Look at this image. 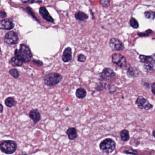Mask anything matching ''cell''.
<instances>
[{
    "instance_id": "30bf717a",
    "label": "cell",
    "mask_w": 155,
    "mask_h": 155,
    "mask_svg": "<svg viewBox=\"0 0 155 155\" xmlns=\"http://www.w3.org/2000/svg\"><path fill=\"white\" fill-rule=\"evenodd\" d=\"M39 13L44 20L52 23H54V20L52 16L50 15L46 8L44 7H41L39 9Z\"/></svg>"
},
{
    "instance_id": "2e32d148",
    "label": "cell",
    "mask_w": 155,
    "mask_h": 155,
    "mask_svg": "<svg viewBox=\"0 0 155 155\" xmlns=\"http://www.w3.org/2000/svg\"><path fill=\"white\" fill-rule=\"evenodd\" d=\"M140 62L146 64L152 62H155V54H153L152 56H145L140 55L139 57Z\"/></svg>"
},
{
    "instance_id": "d4e9b609",
    "label": "cell",
    "mask_w": 155,
    "mask_h": 155,
    "mask_svg": "<svg viewBox=\"0 0 155 155\" xmlns=\"http://www.w3.org/2000/svg\"><path fill=\"white\" fill-rule=\"evenodd\" d=\"M107 84L104 82H100L97 85L95 89L96 91L98 92H101V91H103L104 89L107 88Z\"/></svg>"
},
{
    "instance_id": "7a4b0ae2",
    "label": "cell",
    "mask_w": 155,
    "mask_h": 155,
    "mask_svg": "<svg viewBox=\"0 0 155 155\" xmlns=\"http://www.w3.org/2000/svg\"><path fill=\"white\" fill-rule=\"evenodd\" d=\"M17 149V144L13 140L3 141L0 144V150L1 152L7 155L13 154Z\"/></svg>"
},
{
    "instance_id": "cb8c5ba5",
    "label": "cell",
    "mask_w": 155,
    "mask_h": 155,
    "mask_svg": "<svg viewBox=\"0 0 155 155\" xmlns=\"http://www.w3.org/2000/svg\"><path fill=\"white\" fill-rule=\"evenodd\" d=\"M144 16L147 19L151 20H154L155 19V12L152 10L146 11L144 13Z\"/></svg>"
},
{
    "instance_id": "e575fe53",
    "label": "cell",
    "mask_w": 155,
    "mask_h": 155,
    "mask_svg": "<svg viewBox=\"0 0 155 155\" xmlns=\"http://www.w3.org/2000/svg\"><path fill=\"white\" fill-rule=\"evenodd\" d=\"M29 2H30L31 4H32L33 3H41V2H42V1H29Z\"/></svg>"
},
{
    "instance_id": "8d00e7d4",
    "label": "cell",
    "mask_w": 155,
    "mask_h": 155,
    "mask_svg": "<svg viewBox=\"0 0 155 155\" xmlns=\"http://www.w3.org/2000/svg\"><path fill=\"white\" fill-rule=\"evenodd\" d=\"M152 135H153V136L155 138V130H153V132H152Z\"/></svg>"
},
{
    "instance_id": "9c48e42d",
    "label": "cell",
    "mask_w": 155,
    "mask_h": 155,
    "mask_svg": "<svg viewBox=\"0 0 155 155\" xmlns=\"http://www.w3.org/2000/svg\"><path fill=\"white\" fill-rule=\"evenodd\" d=\"M109 46L114 51H121L124 48V45L121 40L117 38H113L110 39Z\"/></svg>"
},
{
    "instance_id": "8fae6325",
    "label": "cell",
    "mask_w": 155,
    "mask_h": 155,
    "mask_svg": "<svg viewBox=\"0 0 155 155\" xmlns=\"http://www.w3.org/2000/svg\"><path fill=\"white\" fill-rule=\"evenodd\" d=\"M14 28V24L9 19H3L0 22V28L1 30H10Z\"/></svg>"
},
{
    "instance_id": "7402d4cb",
    "label": "cell",
    "mask_w": 155,
    "mask_h": 155,
    "mask_svg": "<svg viewBox=\"0 0 155 155\" xmlns=\"http://www.w3.org/2000/svg\"><path fill=\"white\" fill-rule=\"evenodd\" d=\"M120 135L121 139L124 142H127L129 140V133L128 131L127 130H121Z\"/></svg>"
},
{
    "instance_id": "484cf974",
    "label": "cell",
    "mask_w": 155,
    "mask_h": 155,
    "mask_svg": "<svg viewBox=\"0 0 155 155\" xmlns=\"http://www.w3.org/2000/svg\"><path fill=\"white\" fill-rule=\"evenodd\" d=\"M9 73L10 75H11L14 78H17L19 77V72L17 69L14 68L10 69L9 71Z\"/></svg>"
},
{
    "instance_id": "4fadbf2b",
    "label": "cell",
    "mask_w": 155,
    "mask_h": 155,
    "mask_svg": "<svg viewBox=\"0 0 155 155\" xmlns=\"http://www.w3.org/2000/svg\"><path fill=\"white\" fill-rule=\"evenodd\" d=\"M62 58L64 63H68L71 61L72 59V51L71 47H67L64 50Z\"/></svg>"
},
{
    "instance_id": "83f0119b",
    "label": "cell",
    "mask_w": 155,
    "mask_h": 155,
    "mask_svg": "<svg viewBox=\"0 0 155 155\" xmlns=\"http://www.w3.org/2000/svg\"><path fill=\"white\" fill-rule=\"evenodd\" d=\"M86 57L84 54H80L78 56V61L80 63H84L86 61Z\"/></svg>"
},
{
    "instance_id": "74e56055",
    "label": "cell",
    "mask_w": 155,
    "mask_h": 155,
    "mask_svg": "<svg viewBox=\"0 0 155 155\" xmlns=\"http://www.w3.org/2000/svg\"><path fill=\"white\" fill-rule=\"evenodd\" d=\"M22 155H28L27 153H24V154H22Z\"/></svg>"
},
{
    "instance_id": "9a60e30c",
    "label": "cell",
    "mask_w": 155,
    "mask_h": 155,
    "mask_svg": "<svg viewBox=\"0 0 155 155\" xmlns=\"http://www.w3.org/2000/svg\"><path fill=\"white\" fill-rule=\"evenodd\" d=\"M127 74L129 78H135L139 76L140 71L135 66H130L127 71Z\"/></svg>"
},
{
    "instance_id": "4dcf8cb0",
    "label": "cell",
    "mask_w": 155,
    "mask_h": 155,
    "mask_svg": "<svg viewBox=\"0 0 155 155\" xmlns=\"http://www.w3.org/2000/svg\"><path fill=\"white\" fill-rule=\"evenodd\" d=\"M125 152H126V153L127 154H133V155H135L137 154V151H136L134 150L133 149H128L127 150H126L125 151Z\"/></svg>"
},
{
    "instance_id": "f546056e",
    "label": "cell",
    "mask_w": 155,
    "mask_h": 155,
    "mask_svg": "<svg viewBox=\"0 0 155 155\" xmlns=\"http://www.w3.org/2000/svg\"><path fill=\"white\" fill-rule=\"evenodd\" d=\"M32 63L35 65L37 66H42L43 65V63L42 61L37 60H33L32 61Z\"/></svg>"
},
{
    "instance_id": "d6986e66",
    "label": "cell",
    "mask_w": 155,
    "mask_h": 155,
    "mask_svg": "<svg viewBox=\"0 0 155 155\" xmlns=\"http://www.w3.org/2000/svg\"><path fill=\"white\" fill-rule=\"evenodd\" d=\"M144 69L146 72L153 73L155 72V62L146 64L144 65Z\"/></svg>"
},
{
    "instance_id": "d590c367",
    "label": "cell",
    "mask_w": 155,
    "mask_h": 155,
    "mask_svg": "<svg viewBox=\"0 0 155 155\" xmlns=\"http://www.w3.org/2000/svg\"><path fill=\"white\" fill-rule=\"evenodd\" d=\"M1 113H2L4 111V107H3V105L1 104Z\"/></svg>"
},
{
    "instance_id": "ac0fdd59",
    "label": "cell",
    "mask_w": 155,
    "mask_h": 155,
    "mask_svg": "<svg viewBox=\"0 0 155 155\" xmlns=\"http://www.w3.org/2000/svg\"><path fill=\"white\" fill-rule=\"evenodd\" d=\"M86 94L87 93L85 89L81 87L78 88L76 92V97L80 99L85 98L86 96Z\"/></svg>"
},
{
    "instance_id": "5b68a950",
    "label": "cell",
    "mask_w": 155,
    "mask_h": 155,
    "mask_svg": "<svg viewBox=\"0 0 155 155\" xmlns=\"http://www.w3.org/2000/svg\"><path fill=\"white\" fill-rule=\"evenodd\" d=\"M112 62L121 68L127 66V62L126 57L120 53H115L112 56Z\"/></svg>"
},
{
    "instance_id": "d6a6232c",
    "label": "cell",
    "mask_w": 155,
    "mask_h": 155,
    "mask_svg": "<svg viewBox=\"0 0 155 155\" xmlns=\"http://www.w3.org/2000/svg\"><path fill=\"white\" fill-rule=\"evenodd\" d=\"M151 92L155 95V82H153L151 85Z\"/></svg>"
},
{
    "instance_id": "f1b7e54d",
    "label": "cell",
    "mask_w": 155,
    "mask_h": 155,
    "mask_svg": "<svg viewBox=\"0 0 155 155\" xmlns=\"http://www.w3.org/2000/svg\"><path fill=\"white\" fill-rule=\"evenodd\" d=\"M100 3L102 7H107L110 4V1L108 0H104V1H100Z\"/></svg>"
},
{
    "instance_id": "277c9868",
    "label": "cell",
    "mask_w": 155,
    "mask_h": 155,
    "mask_svg": "<svg viewBox=\"0 0 155 155\" xmlns=\"http://www.w3.org/2000/svg\"><path fill=\"white\" fill-rule=\"evenodd\" d=\"M116 144L111 138H107L102 141L100 144V149L102 152L107 154L113 152L115 150Z\"/></svg>"
},
{
    "instance_id": "6da1fadb",
    "label": "cell",
    "mask_w": 155,
    "mask_h": 155,
    "mask_svg": "<svg viewBox=\"0 0 155 155\" xmlns=\"http://www.w3.org/2000/svg\"><path fill=\"white\" fill-rule=\"evenodd\" d=\"M15 57L18 58L23 63H28L31 61L32 54L29 47L26 45L22 44L19 49H16L14 52Z\"/></svg>"
},
{
    "instance_id": "7c38bea8",
    "label": "cell",
    "mask_w": 155,
    "mask_h": 155,
    "mask_svg": "<svg viewBox=\"0 0 155 155\" xmlns=\"http://www.w3.org/2000/svg\"><path fill=\"white\" fill-rule=\"evenodd\" d=\"M29 116L30 118L35 124L38 123L41 119V114L37 109H31L30 111Z\"/></svg>"
},
{
    "instance_id": "ba28073f",
    "label": "cell",
    "mask_w": 155,
    "mask_h": 155,
    "mask_svg": "<svg viewBox=\"0 0 155 155\" xmlns=\"http://www.w3.org/2000/svg\"><path fill=\"white\" fill-rule=\"evenodd\" d=\"M136 104L141 109L149 110L153 107V105L142 96H139L136 101Z\"/></svg>"
},
{
    "instance_id": "836d02e7",
    "label": "cell",
    "mask_w": 155,
    "mask_h": 155,
    "mask_svg": "<svg viewBox=\"0 0 155 155\" xmlns=\"http://www.w3.org/2000/svg\"><path fill=\"white\" fill-rule=\"evenodd\" d=\"M7 16V13L4 11H1V18H5Z\"/></svg>"
},
{
    "instance_id": "4316f807",
    "label": "cell",
    "mask_w": 155,
    "mask_h": 155,
    "mask_svg": "<svg viewBox=\"0 0 155 155\" xmlns=\"http://www.w3.org/2000/svg\"><path fill=\"white\" fill-rule=\"evenodd\" d=\"M152 33V31L151 29H148L144 32H139L138 33V35L140 37H147Z\"/></svg>"
},
{
    "instance_id": "5bb4252c",
    "label": "cell",
    "mask_w": 155,
    "mask_h": 155,
    "mask_svg": "<svg viewBox=\"0 0 155 155\" xmlns=\"http://www.w3.org/2000/svg\"><path fill=\"white\" fill-rule=\"evenodd\" d=\"M66 133L67 134L69 140L71 141H74L78 137V132H77V129L75 127H71L68 128Z\"/></svg>"
},
{
    "instance_id": "e0dca14e",
    "label": "cell",
    "mask_w": 155,
    "mask_h": 155,
    "mask_svg": "<svg viewBox=\"0 0 155 155\" xmlns=\"http://www.w3.org/2000/svg\"><path fill=\"white\" fill-rule=\"evenodd\" d=\"M75 17L78 21H85L88 19L89 16L84 12L78 11L75 13Z\"/></svg>"
},
{
    "instance_id": "1f68e13d",
    "label": "cell",
    "mask_w": 155,
    "mask_h": 155,
    "mask_svg": "<svg viewBox=\"0 0 155 155\" xmlns=\"http://www.w3.org/2000/svg\"><path fill=\"white\" fill-rule=\"evenodd\" d=\"M108 89H109V92L111 93L114 92L116 90V87L114 86L108 85Z\"/></svg>"
},
{
    "instance_id": "ffe728a7",
    "label": "cell",
    "mask_w": 155,
    "mask_h": 155,
    "mask_svg": "<svg viewBox=\"0 0 155 155\" xmlns=\"http://www.w3.org/2000/svg\"><path fill=\"white\" fill-rule=\"evenodd\" d=\"M23 63L21 60L15 57L11 58L9 61V63L13 66H22Z\"/></svg>"
},
{
    "instance_id": "603a6c76",
    "label": "cell",
    "mask_w": 155,
    "mask_h": 155,
    "mask_svg": "<svg viewBox=\"0 0 155 155\" xmlns=\"http://www.w3.org/2000/svg\"><path fill=\"white\" fill-rule=\"evenodd\" d=\"M129 24L130 26L134 29L139 28V24L138 21L133 17H132L130 19Z\"/></svg>"
},
{
    "instance_id": "44dd1931",
    "label": "cell",
    "mask_w": 155,
    "mask_h": 155,
    "mask_svg": "<svg viewBox=\"0 0 155 155\" xmlns=\"http://www.w3.org/2000/svg\"><path fill=\"white\" fill-rule=\"evenodd\" d=\"M5 104L8 107H13L14 106H15L16 101L14 98L12 97H8L5 99Z\"/></svg>"
},
{
    "instance_id": "3957f363",
    "label": "cell",
    "mask_w": 155,
    "mask_h": 155,
    "mask_svg": "<svg viewBox=\"0 0 155 155\" xmlns=\"http://www.w3.org/2000/svg\"><path fill=\"white\" fill-rule=\"evenodd\" d=\"M63 77L60 74L55 72L46 74L44 78L45 84L48 86L57 85L62 81Z\"/></svg>"
},
{
    "instance_id": "8992f818",
    "label": "cell",
    "mask_w": 155,
    "mask_h": 155,
    "mask_svg": "<svg viewBox=\"0 0 155 155\" xmlns=\"http://www.w3.org/2000/svg\"><path fill=\"white\" fill-rule=\"evenodd\" d=\"M116 74L113 69L105 68L100 74V79L101 81H109L114 78Z\"/></svg>"
},
{
    "instance_id": "52a82bcc",
    "label": "cell",
    "mask_w": 155,
    "mask_h": 155,
    "mask_svg": "<svg viewBox=\"0 0 155 155\" xmlns=\"http://www.w3.org/2000/svg\"><path fill=\"white\" fill-rule=\"evenodd\" d=\"M19 41L18 35L13 31H9L6 33L4 37V41L8 45H15Z\"/></svg>"
}]
</instances>
